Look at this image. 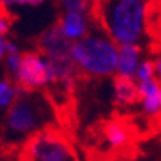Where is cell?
<instances>
[{"mask_svg":"<svg viewBox=\"0 0 161 161\" xmlns=\"http://www.w3.org/2000/svg\"><path fill=\"white\" fill-rule=\"evenodd\" d=\"M145 30L151 43L148 50L151 53L161 52V0H149L145 9Z\"/></svg>","mask_w":161,"mask_h":161,"instance_id":"8","label":"cell"},{"mask_svg":"<svg viewBox=\"0 0 161 161\" xmlns=\"http://www.w3.org/2000/svg\"><path fill=\"white\" fill-rule=\"evenodd\" d=\"M8 65L9 69L16 75L21 68V55L19 53H9L8 55Z\"/></svg>","mask_w":161,"mask_h":161,"instance_id":"14","label":"cell"},{"mask_svg":"<svg viewBox=\"0 0 161 161\" xmlns=\"http://www.w3.org/2000/svg\"><path fill=\"white\" fill-rule=\"evenodd\" d=\"M5 52H6V42L2 39V36H0V58L5 56Z\"/></svg>","mask_w":161,"mask_h":161,"instance_id":"18","label":"cell"},{"mask_svg":"<svg viewBox=\"0 0 161 161\" xmlns=\"http://www.w3.org/2000/svg\"><path fill=\"white\" fill-rule=\"evenodd\" d=\"M93 0H56V6L59 8V12L62 14H69V12H75V14H83L90 15Z\"/></svg>","mask_w":161,"mask_h":161,"instance_id":"11","label":"cell"},{"mask_svg":"<svg viewBox=\"0 0 161 161\" xmlns=\"http://www.w3.org/2000/svg\"><path fill=\"white\" fill-rule=\"evenodd\" d=\"M112 83H114V107L117 111H123V108L132 107L136 103H143L145 96L133 78L118 74L114 75Z\"/></svg>","mask_w":161,"mask_h":161,"instance_id":"7","label":"cell"},{"mask_svg":"<svg viewBox=\"0 0 161 161\" xmlns=\"http://www.w3.org/2000/svg\"><path fill=\"white\" fill-rule=\"evenodd\" d=\"M120 56H118V67L117 69L120 71L121 75L133 78L136 73V65L137 59L141 55V46L137 44H126V46H120Z\"/></svg>","mask_w":161,"mask_h":161,"instance_id":"10","label":"cell"},{"mask_svg":"<svg viewBox=\"0 0 161 161\" xmlns=\"http://www.w3.org/2000/svg\"><path fill=\"white\" fill-rule=\"evenodd\" d=\"M44 0H0V19H15V16H10L8 8L14 5H31L37 6L43 3Z\"/></svg>","mask_w":161,"mask_h":161,"instance_id":"12","label":"cell"},{"mask_svg":"<svg viewBox=\"0 0 161 161\" xmlns=\"http://www.w3.org/2000/svg\"><path fill=\"white\" fill-rule=\"evenodd\" d=\"M12 22L10 19H0V36L9 33V24Z\"/></svg>","mask_w":161,"mask_h":161,"instance_id":"15","label":"cell"},{"mask_svg":"<svg viewBox=\"0 0 161 161\" xmlns=\"http://www.w3.org/2000/svg\"><path fill=\"white\" fill-rule=\"evenodd\" d=\"M147 5L148 0H93L89 16L120 47L142 39Z\"/></svg>","mask_w":161,"mask_h":161,"instance_id":"2","label":"cell"},{"mask_svg":"<svg viewBox=\"0 0 161 161\" xmlns=\"http://www.w3.org/2000/svg\"><path fill=\"white\" fill-rule=\"evenodd\" d=\"M55 123V109L43 90H16V96L0 126V158H16L28 137Z\"/></svg>","mask_w":161,"mask_h":161,"instance_id":"1","label":"cell"},{"mask_svg":"<svg viewBox=\"0 0 161 161\" xmlns=\"http://www.w3.org/2000/svg\"><path fill=\"white\" fill-rule=\"evenodd\" d=\"M37 52H24L21 55V68L15 75L16 90L33 92L49 84V73L46 59L40 58Z\"/></svg>","mask_w":161,"mask_h":161,"instance_id":"6","label":"cell"},{"mask_svg":"<svg viewBox=\"0 0 161 161\" xmlns=\"http://www.w3.org/2000/svg\"><path fill=\"white\" fill-rule=\"evenodd\" d=\"M154 71H155V61H145L137 68V78L141 81H145V80L152 77Z\"/></svg>","mask_w":161,"mask_h":161,"instance_id":"13","label":"cell"},{"mask_svg":"<svg viewBox=\"0 0 161 161\" xmlns=\"http://www.w3.org/2000/svg\"><path fill=\"white\" fill-rule=\"evenodd\" d=\"M6 50H8V53H18V47L9 42H6Z\"/></svg>","mask_w":161,"mask_h":161,"instance_id":"17","label":"cell"},{"mask_svg":"<svg viewBox=\"0 0 161 161\" xmlns=\"http://www.w3.org/2000/svg\"><path fill=\"white\" fill-rule=\"evenodd\" d=\"M58 22L62 27L64 34L68 39H83L92 27L90 16L83 14H75V12H69V14L59 12Z\"/></svg>","mask_w":161,"mask_h":161,"instance_id":"9","label":"cell"},{"mask_svg":"<svg viewBox=\"0 0 161 161\" xmlns=\"http://www.w3.org/2000/svg\"><path fill=\"white\" fill-rule=\"evenodd\" d=\"M74 143L58 124H49L27 139L15 161H81Z\"/></svg>","mask_w":161,"mask_h":161,"instance_id":"4","label":"cell"},{"mask_svg":"<svg viewBox=\"0 0 161 161\" xmlns=\"http://www.w3.org/2000/svg\"><path fill=\"white\" fill-rule=\"evenodd\" d=\"M10 87H12V86H10L9 81H0V96H2L6 90H9Z\"/></svg>","mask_w":161,"mask_h":161,"instance_id":"16","label":"cell"},{"mask_svg":"<svg viewBox=\"0 0 161 161\" xmlns=\"http://www.w3.org/2000/svg\"><path fill=\"white\" fill-rule=\"evenodd\" d=\"M73 46L74 43L64 34L62 27L58 21L34 39V47L37 49V53L44 56L46 61H50L55 65L75 67L73 58Z\"/></svg>","mask_w":161,"mask_h":161,"instance_id":"5","label":"cell"},{"mask_svg":"<svg viewBox=\"0 0 161 161\" xmlns=\"http://www.w3.org/2000/svg\"><path fill=\"white\" fill-rule=\"evenodd\" d=\"M118 46L92 22V30L73 46V58L77 65V83L114 74L118 67Z\"/></svg>","mask_w":161,"mask_h":161,"instance_id":"3","label":"cell"}]
</instances>
